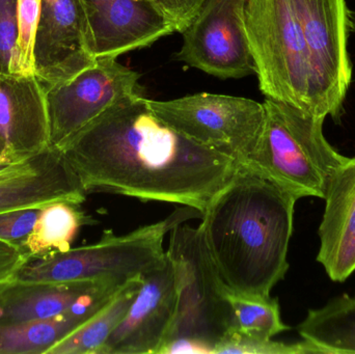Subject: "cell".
<instances>
[{"label": "cell", "mask_w": 355, "mask_h": 354, "mask_svg": "<svg viewBox=\"0 0 355 354\" xmlns=\"http://www.w3.org/2000/svg\"><path fill=\"white\" fill-rule=\"evenodd\" d=\"M85 193L191 207L204 214L241 168L227 154L190 141L129 98L60 148Z\"/></svg>", "instance_id": "obj_1"}, {"label": "cell", "mask_w": 355, "mask_h": 354, "mask_svg": "<svg viewBox=\"0 0 355 354\" xmlns=\"http://www.w3.org/2000/svg\"><path fill=\"white\" fill-rule=\"evenodd\" d=\"M297 201L270 179L244 166L215 195L200 227L229 290L269 297L284 280Z\"/></svg>", "instance_id": "obj_2"}, {"label": "cell", "mask_w": 355, "mask_h": 354, "mask_svg": "<svg viewBox=\"0 0 355 354\" xmlns=\"http://www.w3.org/2000/svg\"><path fill=\"white\" fill-rule=\"evenodd\" d=\"M241 22L265 98L327 118L329 106L293 0H248Z\"/></svg>", "instance_id": "obj_3"}, {"label": "cell", "mask_w": 355, "mask_h": 354, "mask_svg": "<svg viewBox=\"0 0 355 354\" xmlns=\"http://www.w3.org/2000/svg\"><path fill=\"white\" fill-rule=\"evenodd\" d=\"M263 103L266 109L264 129L248 168L297 200H324L331 177L349 158L336 151L325 139V118L268 98Z\"/></svg>", "instance_id": "obj_4"}, {"label": "cell", "mask_w": 355, "mask_h": 354, "mask_svg": "<svg viewBox=\"0 0 355 354\" xmlns=\"http://www.w3.org/2000/svg\"><path fill=\"white\" fill-rule=\"evenodd\" d=\"M191 207L178 209L156 224L118 236L105 231L98 242L62 253L26 260L10 281L21 283H71L139 278L166 263L164 240L168 232L191 218H202Z\"/></svg>", "instance_id": "obj_5"}, {"label": "cell", "mask_w": 355, "mask_h": 354, "mask_svg": "<svg viewBox=\"0 0 355 354\" xmlns=\"http://www.w3.org/2000/svg\"><path fill=\"white\" fill-rule=\"evenodd\" d=\"M166 257L174 267L178 303L164 345L177 340L192 341L214 354L215 347L233 334L235 326L227 288L207 249L200 227H175Z\"/></svg>", "instance_id": "obj_6"}, {"label": "cell", "mask_w": 355, "mask_h": 354, "mask_svg": "<svg viewBox=\"0 0 355 354\" xmlns=\"http://www.w3.org/2000/svg\"><path fill=\"white\" fill-rule=\"evenodd\" d=\"M152 112L176 132L250 166L264 129V103L200 93L168 101L148 99Z\"/></svg>", "instance_id": "obj_7"}, {"label": "cell", "mask_w": 355, "mask_h": 354, "mask_svg": "<svg viewBox=\"0 0 355 354\" xmlns=\"http://www.w3.org/2000/svg\"><path fill=\"white\" fill-rule=\"evenodd\" d=\"M139 78L116 58L100 57L70 80L45 89L50 147L60 149L116 104L143 95Z\"/></svg>", "instance_id": "obj_8"}, {"label": "cell", "mask_w": 355, "mask_h": 354, "mask_svg": "<svg viewBox=\"0 0 355 354\" xmlns=\"http://www.w3.org/2000/svg\"><path fill=\"white\" fill-rule=\"evenodd\" d=\"M248 0H204L183 31L176 60L220 79L256 74L254 58L242 28Z\"/></svg>", "instance_id": "obj_9"}, {"label": "cell", "mask_w": 355, "mask_h": 354, "mask_svg": "<svg viewBox=\"0 0 355 354\" xmlns=\"http://www.w3.org/2000/svg\"><path fill=\"white\" fill-rule=\"evenodd\" d=\"M329 109L341 122L352 77L348 52L350 26L345 0H293Z\"/></svg>", "instance_id": "obj_10"}, {"label": "cell", "mask_w": 355, "mask_h": 354, "mask_svg": "<svg viewBox=\"0 0 355 354\" xmlns=\"http://www.w3.org/2000/svg\"><path fill=\"white\" fill-rule=\"evenodd\" d=\"M96 60L81 0H42L33 64L44 89L70 80Z\"/></svg>", "instance_id": "obj_11"}, {"label": "cell", "mask_w": 355, "mask_h": 354, "mask_svg": "<svg viewBox=\"0 0 355 354\" xmlns=\"http://www.w3.org/2000/svg\"><path fill=\"white\" fill-rule=\"evenodd\" d=\"M177 303L176 276L168 259L162 267L144 274L132 305L98 354H159Z\"/></svg>", "instance_id": "obj_12"}, {"label": "cell", "mask_w": 355, "mask_h": 354, "mask_svg": "<svg viewBox=\"0 0 355 354\" xmlns=\"http://www.w3.org/2000/svg\"><path fill=\"white\" fill-rule=\"evenodd\" d=\"M96 58H116L176 31L154 0H81Z\"/></svg>", "instance_id": "obj_13"}, {"label": "cell", "mask_w": 355, "mask_h": 354, "mask_svg": "<svg viewBox=\"0 0 355 354\" xmlns=\"http://www.w3.org/2000/svg\"><path fill=\"white\" fill-rule=\"evenodd\" d=\"M87 193L58 148L16 162L0 172V213L43 207L55 201L83 204Z\"/></svg>", "instance_id": "obj_14"}, {"label": "cell", "mask_w": 355, "mask_h": 354, "mask_svg": "<svg viewBox=\"0 0 355 354\" xmlns=\"http://www.w3.org/2000/svg\"><path fill=\"white\" fill-rule=\"evenodd\" d=\"M0 136L15 161L50 147L46 91L37 75L0 74Z\"/></svg>", "instance_id": "obj_15"}, {"label": "cell", "mask_w": 355, "mask_h": 354, "mask_svg": "<svg viewBox=\"0 0 355 354\" xmlns=\"http://www.w3.org/2000/svg\"><path fill=\"white\" fill-rule=\"evenodd\" d=\"M324 201L317 261L333 282L344 283L355 272V157L336 170Z\"/></svg>", "instance_id": "obj_16"}, {"label": "cell", "mask_w": 355, "mask_h": 354, "mask_svg": "<svg viewBox=\"0 0 355 354\" xmlns=\"http://www.w3.org/2000/svg\"><path fill=\"white\" fill-rule=\"evenodd\" d=\"M126 282L120 280L71 283L8 281L0 285V326H16L54 317L107 287Z\"/></svg>", "instance_id": "obj_17"}, {"label": "cell", "mask_w": 355, "mask_h": 354, "mask_svg": "<svg viewBox=\"0 0 355 354\" xmlns=\"http://www.w3.org/2000/svg\"><path fill=\"white\" fill-rule=\"evenodd\" d=\"M123 285L107 287L54 317L16 326H0V354L47 353L54 345L91 319Z\"/></svg>", "instance_id": "obj_18"}, {"label": "cell", "mask_w": 355, "mask_h": 354, "mask_svg": "<svg viewBox=\"0 0 355 354\" xmlns=\"http://www.w3.org/2000/svg\"><path fill=\"white\" fill-rule=\"evenodd\" d=\"M80 205L75 202L55 201L41 207L33 230L19 245L26 260L72 249L80 229L95 222Z\"/></svg>", "instance_id": "obj_19"}, {"label": "cell", "mask_w": 355, "mask_h": 354, "mask_svg": "<svg viewBox=\"0 0 355 354\" xmlns=\"http://www.w3.org/2000/svg\"><path fill=\"white\" fill-rule=\"evenodd\" d=\"M297 332L316 353H355V297L341 295L309 310Z\"/></svg>", "instance_id": "obj_20"}, {"label": "cell", "mask_w": 355, "mask_h": 354, "mask_svg": "<svg viewBox=\"0 0 355 354\" xmlns=\"http://www.w3.org/2000/svg\"><path fill=\"white\" fill-rule=\"evenodd\" d=\"M143 284V276L127 281L107 303L46 354H98L122 321Z\"/></svg>", "instance_id": "obj_21"}, {"label": "cell", "mask_w": 355, "mask_h": 354, "mask_svg": "<svg viewBox=\"0 0 355 354\" xmlns=\"http://www.w3.org/2000/svg\"><path fill=\"white\" fill-rule=\"evenodd\" d=\"M227 299L234 316V332L248 338L271 340L290 330L281 317L279 299L256 297L227 291Z\"/></svg>", "instance_id": "obj_22"}, {"label": "cell", "mask_w": 355, "mask_h": 354, "mask_svg": "<svg viewBox=\"0 0 355 354\" xmlns=\"http://www.w3.org/2000/svg\"><path fill=\"white\" fill-rule=\"evenodd\" d=\"M42 0H18V42L10 74H35L33 48Z\"/></svg>", "instance_id": "obj_23"}, {"label": "cell", "mask_w": 355, "mask_h": 354, "mask_svg": "<svg viewBox=\"0 0 355 354\" xmlns=\"http://www.w3.org/2000/svg\"><path fill=\"white\" fill-rule=\"evenodd\" d=\"M315 354L316 351L306 341L297 343L277 342L248 338L234 332L221 341L214 349V354Z\"/></svg>", "instance_id": "obj_24"}, {"label": "cell", "mask_w": 355, "mask_h": 354, "mask_svg": "<svg viewBox=\"0 0 355 354\" xmlns=\"http://www.w3.org/2000/svg\"><path fill=\"white\" fill-rule=\"evenodd\" d=\"M18 42V0H0V74H10Z\"/></svg>", "instance_id": "obj_25"}, {"label": "cell", "mask_w": 355, "mask_h": 354, "mask_svg": "<svg viewBox=\"0 0 355 354\" xmlns=\"http://www.w3.org/2000/svg\"><path fill=\"white\" fill-rule=\"evenodd\" d=\"M41 207L8 210L0 213V241L19 247L33 230Z\"/></svg>", "instance_id": "obj_26"}, {"label": "cell", "mask_w": 355, "mask_h": 354, "mask_svg": "<svg viewBox=\"0 0 355 354\" xmlns=\"http://www.w3.org/2000/svg\"><path fill=\"white\" fill-rule=\"evenodd\" d=\"M170 19L178 33H183L198 14L204 0H154Z\"/></svg>", "instance_id": "obj_27"}, {"label": "cell", "mask_w": 355, "mask_h": 354, "mask_svg": "<svg viewBox=\"0 0 355 354\" xmlns=\"http://www.w3.org/2000/svg\"><path fill=\"white\" fill-rule=\"evenodd\" d=\"M25 262L26 258L19 247L0 241V285L8 282Z\"/></svg>", "instance_id": "obj_28"}, {"label": "cell", "mask_w": 355, "mask_h": 354, "mask_svg": "<svg viewBox=\"0 0 355 354\" xmlns=\"http://www.w3.org/2000/svg\"><path fill=\"white\" fill-rule=\"evenodd\" d=\"M1 159H12V158L8 156V148H6V143H4L3 139L0 136V160Z\"/></svg>", "instance_id": "obj_29"}, {"label": "cell", "mask_w": 355, "mask_h": 354, "mask_svg": "<svg viewBox=\"0 0 355 354\" xmlns=\"http://www.w3.org/2000/svg\"><path fill=\"white\" fill-rule=\"evenodd\" d=\"M16 162L18 161H14V160L12 159L0 160V172H3V170H6V168H10V166H12V164L16 163Z\"/></svg>", "instance_id": "obj_30"}, {"label": "cell", "mask_w": 355, "mask_h": 354, "mask_svg": "<svg viewBox=\"0 0 355 354\" xmlns=\"http://www.w3.org/2000/svg\"><path fill=\"white\" fill-rule=\"evenodd\" d=\"M348 18H349L350 31L355 33V10H348Z\"/></svg>", "instance_id": "obj_31"}]
</instances>
